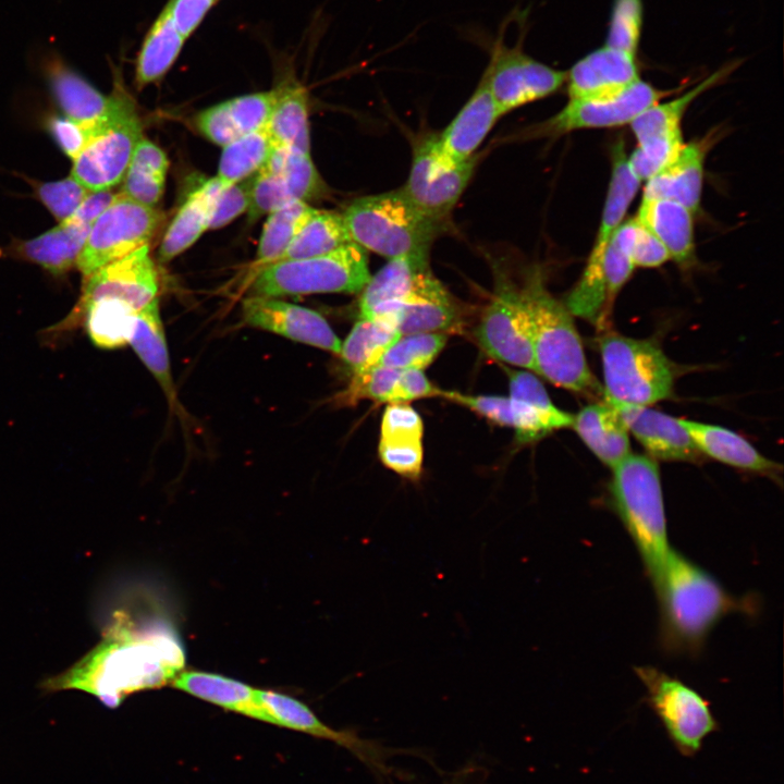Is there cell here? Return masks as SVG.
<instances>
[{
  "mask_svg": "<svg viewBox=\"0 0 784 784\" xmlns=\"http://www.w3.org/2000/svg\"><path fill=\"white\" fill-rule=\"evenodd\" d=\"M184 651L171 632H136L124 620L68 671L47 679L44 689H77L115 708L128 695L163 686L184 665Z\"/></svg>",
  "mask_w": 784,
  "mask_h": 784,
  "instance_id": "6da1fadb",
  "label": "cell"
},
{
  "mask_svg": "<svg viewBox=\"0 0 784 784\" xmlns=\"http://www.w3.org/2000/svg\"><path fill=\"white\" fill-rule=\"evenodd\" d=\"M652 586L661 645L672 653H698L725 615L747 609L712 574L673 548Z\"/></svg>",
  "mask_w": 784,
  "mask_h": 784,
  "instance_id": "7a4b0ae2",
  "label": "cell"
},
{
  "mask_svg": "<svg viewBox=\"0 0 784 784\" xmlns=\"http://www.w3.org/2000/svg\"><path fill=\"white\" fill-rule=\"evenodd\" d=\"M519 289L530 322L536 373L575 393L603 395L573 316L547 289L540 269L528 270Z\"/></svg>",
  "mask_w": 784,
  "mask_h": 784,
  "instance_id": "3957f363",
  "label": "cell"
},
{
  "mask_svg": "<svg viewBox=\"0 0 784 784\" xmlns=\"http://www.w3.org/2000/svg\"><path fill=\"white\" fill-rule=\"evenodd\" d=\"M609 494L611 506L634 542L652 583L672 548L657 461L630 453L612 468Z\"/></svg>",
  "mask_w": 784,
  "mask_h": 784,
  "instance_id": "277c9868",
  "label": "cell"
},
{
  "mask_svg": "<svg viewBox=\"0 0 784 784\" xmlns=\"http://www.w3.org/2000/svg\"><path fill=\"white\" fill-rule=\"evenodd\" d=\"M351 241L366 252L396 259H428L444 224L421 212L402 188L352 201L342 213Z\"/></svg>",
  "mask_w": 784,
  "mask_h": 784,
  "instance_id": "5b68a950",
  "label": "cell"
},
{
  "mask_svg": "<svg viewBox=\"0 0 784 784\" xmlns=\"http://www.w3.org/2000/svg\"><path fill=\"white\" fill-rule=\"evenodd\" d=\"M639 184V180L628 166L624 143L620 140L612 150L611 180L593 248L581 277L564 302L573 317L584 319L598 329H604L609 324L614 303L603 272L604 253L614 231L622 223Z\"/></svg>",
  "mask_w": 784,
  "mask_h": 784,
  "instance_id": "8992f818",
  "label": "cell"
},
{
  "mask_svg": "<svg viewBox=\"0 0 784 784\" xmlns=\"http://www.w3.org/2000/svg\"><path fill=\"white\" fill-rule=\"evenodd\" d=\"M603 399L650 406L673 394L672 362L652 341L608 332L599 341Z\"/></svg>",
  "mask_w": 784,
  "mask_h": 784,
  "instance_id": "52a82bcc",
  "label": "cell"
},
{
  "mask_svg": "<svg viewBox=\"0 0 784 784\" xmlns=\"http://www.w3.org/2000/svg\"><path fill=\"white\" fill-rule=\"evenodd\" d=\"M88 125V142L73 159L71 175L88 191L109 189L123 179L142 139L135 106L118 83L106 110Z\"/></svg>",
  "mask_w": 784,
  "mask_h": 784,
  "instance_id": "ba28073f",
  "label": "cell"
},
{
  "mask_svg": "<svg viewBox=\"0 0 784 784\" xmlns=\"http://www.w3.org/2000/svg\"><path fill=\"white\" fill-rule=\"evenodd\" d=\"M367 252L355 243L316 257L277 261L254 275L253 295L357 293L370 279Z\"/></svg>",
  "mask_w": 784,
  "mask_h": 784,
  "instance_id": "9c48e42d",
  "label": "cell"
},
{
  "mask_svg": "<svg viewBox=\"0 0 784 784\" xmlns=\"http://www.w3.org/2000/svg\"><path fill=\"white\" fill-rule=\"evenodd\" d=\"M635 673L646 688L648 705L675 748L685 757H694L703 740L719 728L709 701L681 679L654 666H637Z\"/></svg>",
  "mask_w": 784,
  "mask_h": 784,
  "instance_id": "30bf717a",
  "label": "cell"
},
{
  "mask_svg": "<svg viewBox=\"0 0 784 784\" xmlns=\"http://www.w3.org/2000/svg\"><path fill=\"white\" fill-rule=\"evenodd\" d=\"M492 297L475 330L481 348L494 359L536 373L530 322L519 284L494 270Z\"/></svg>",
  "mask_w": 784,
  "mask_h": 784,
  "instance_id": "8fae6325",
  "label": "cell"
},
{
  "mask_svg": "<svg viewBox=\"0 0 784 784\" xmlns=\"http://www.w3.org/2000/svg\"><path fill=\"white\" fill-rule=\"evenodd\" d=\"M162 219L156 208L134 201L122 193L91 224L76 266L85 278L150 242Z\"/></svg>",
  "mask_w": 784,
  "mask_h": 784,
  "instance_id": "7c38bea8",
  "label": "cell"
},
{
  "mask_svg": "<svg viewBox=\"0 0 784 784\" xmlns=\"http://www.w3.org/2000/svg\"><path fill=\"white\" fill-rule=\"evenodd\" d=\"M477 161L476 155L461 163L449 161L439 150L438 134H429L414 147L408 179L401 188L421 212L445 225Z\"/></svg>",
  "mask_w": 784,
  "mask_h": 784,
  "instance_id": "4fadbf2b",
  "label": "cell"
},
{
  "mask_svg": "<svg viewBox=\"0 0 784 784\" xmlns=\"http://www.w3.org/2000/svg\"><path fill=\"white\" fill-rule=\"evenodd\" d=\"M483 76L501 115L554 94L566 81V72L527 54L522 40L509 47L503 36L492 42Z\"/></svg>",
  "mask_w": 784,
  "mask_h": 784,
  "instance_id": "5bb4252c",
  "label": "cell"
},
{
  "mask_svg": "<svg viewBox=\"0 0 784 784\" xmlns=\"http://www.w3.org/2000/svg\"><path fill=\"white\" fill-rule=\"evenodd\" d=\"M322 180L310 155L273 147L266 163L255 173L249 221L294 201H305L323 192Z\"/></svg>",
  "mask_w": 784,
  "mask_h": 784,
  "instance_id": "9a60e30c",
  "label": "cell"
},
{
  "mask_svg": "<svg viewBox=\"0 0 784 784\" xmlns=\"http://www.w3.org/2000/svg\"><path fill=\"white\" fill-rule=\"evenodd\" d=\"M640 78L620 94L602 99H569L566 106L538 126V136L560 135L583 128L632 123L642 111L666 95Z\"/></svg>",
  "mask_w": 784,
  "mask_h": 784,
  "instance_id": "2e32d148",
  "label": "cell"
},
{
  "mask_svg": "<svg viewBox=\"0 0 784 784\" xmlns=\"http://www.w3.org/2000/svg\"><path fill=\"white\" fill-rule=\"evenodd\" d=\"M157 293L158 275L146 245L85 278L78 307L99 299H112L138 311L155 299Z\"/></svg>",
  "mask_w": 784,
  "mask_h": 784,
  "instance_id": "e0dca14e",
  "label": "cell"
},
{
  "mask_svg": "<svg viewBox=\"0 0 784 784\" xmlns=\"http://www.w3.org/2000/svg\"><path fill=\"white\" fill-rule=\"evenodd\" d=\"M246 324L339 355L341 341L317 311L280 301L252 295L243 301Z\"/></svg>",
  "mask_w": 784,
  "mask_h": 784,
  "instance_id": "ac0fdd59",
  "label": "cell"
},
{
  "mask_svg": "<svg viewBox=\"0 0 784 784\" xmlns=\"http://www.w3.org/2000/svg\"><path fill=\"white\" fill-rule=\"evenodd\" d=\"M267 723L289 727L324 738L347 748L359 760L376 771H385L384 750L376 743L359 738L352 732L336 731L322 723L303 702L271 690L257 689Z\"/></svg>",
  "mask_w": 784,
  "mask_h": 784,
  "instance_id": "d6986e66",
  "label": "cell"
},
{
  "mask_svg": "<svg viewBox=\"0 0 784 784\" xmlns=\"http://www.w3.org/2000/svg\"><path fill=\"white\" fill-rule=\"evenodd\" d=\"M605 401L618 412L628 432L651 458L679 462H697L700 458L701 453L678 418L649 406Z\"/></svg>",
  "mask_w": 784,
  "mask_h": 784,
  "instance_id": "ffe728a7",
  "label": "cell"
},
{
  "mask_svg": "<svg viewBox=\"0 0 784 784\" xmlns=\"http://www.w3.org/2000/svg\"><path fill=\"white\" fill-rule=\"evenodd\" d=\"M639 79L636 56L603 46L578 60L566 72L569 99L615 96Z\"/></svg>",
  "mask_w": 784,
  "mask_h": 784,
  "instance_id": "44dd1931",
  "label": "cell"
},
{
  "mask_svg": "<svg viewBox=\"0 0 784 784\" xmlns=\"http://www.w3.org/2000/svg\"><path fill=\"white\" fill-rule=\"evenodd\" d=\"M400 334L448 333L461 330L462 314L453 296L426 269L409 295L397 304L395 316Z\"/></svg>",
  "mask_w": 784,
  "mask_h": 784,
  "instance_id": "7402d4cb",
  "label": "cell"
},
{
  "mask_svg": "<svg viewBox=\"0 0 784 784\" xmlns=\"http://www.w3.org/2000/svg\"><path fill=\"white\" fill-rule=\"evenodd\" d=\"M505 371L516 412L517 442L531 443L555 430L572 427L574 415L552 403L546 388L531 371L509 368Z\"/></svg>",
  "mask_w": 784,
  "mask_h": 784,
  "instance_id": "603a6c76",
  "label": "cell"
},
{
  "mask_svg": "<svg viewBox=\"0 0 784 784\" xmlns=\"http://www.w3.org/2000/svg\"><path fill=\"white\" fill-rule=\"evenodd\" d=\"M715 135L684 144L676 158L647 181L642 198L676 201L693 213L699 209L706 156Z\"/></svg>",
  "mask_w": 784,
  "mask_h": 784,
  "instance_id": "cb8c5ba5",
  "label": "cell"
},
{
  "mask_svg": "<svg viewBox=\"0 0 784 784\" xmlns=\"http://www.w3.org/2000/svg\"><path fill=\"white\" fill-rule=\"evenodd\" d=\"M500 117L482 75L477 88L456 117L438 134L440 152L453 163L470 159Z\"/></svg>",
  "mask_w": 784,
  "mask_h": 784,
  "instance_id": "d4e9b609",
  "label": "cell"
},
{
  "mask_svg": "<svg viewBox=\"0 0 784 784\" xmlns=\"http://www.w3.org/2000/svg\"><path fill=\"white\" fill-rule=\"evenodd\" d=\"M277 98V89L235 97L201 111L199 131L224 147L231 142L266 126Z\"/></svg>",
  "mask_w": 784,
  "mask_h": 784,
  "instance_id": "484cf974",
  "label": "cell"
},
{
  "mask_svg": "<svg viewBox=\"0 0 784 784\" xmlns=\"http://www.w3.org/2000/svg\"><path fill=\"white\" fill-rule=\"evenodd\" d=\"M700 453L728 466L779 479L782 466L738 433L716 425L678 418Z\"/></svg>",
  "mask_w": 784,
  "mask_h": 784,
  "instance_id": "4316f807",
  "label": "cell"
},
{
  "mask_svg": "<svg viewBox=\"0 0 784 784\" xmlns=\"http://www.w3.org/2000/svg\"><path fill=\"white\" fill-rule=\"evenodd\" d=\"M581 441L611 469L630 452L629 432L618 412L604 399L584 406L572 425Z\"/></svg>",
  "mask_w": 784,
  "mask_h": 784,
  "instance_id": "83f0119b",
  "label": "cell"
},
{
  "mask_svg": "<svg viewBox=\"0 0 784 784\" xmlns=\"http://www.w3.org/2000/svg\"><path fill=\"white\" fill-rule=\"evenodd\" d=\"M693 215L673 200L642 198L636 219L663 244L671 259L688 268L695 262Z\"/></svg>",
  "mask_w": 784,
  "mask_h": 784,
  "instance_id": "f1b7e54d",
  "label": "cell"
},
{
  "mask_svg": "<svg viewBox=\"0 0 784 784\" xmlns=\"http://www.w3.org/2000/svg\"><path fill=\"white\" fill-rule=\"evenodd\" d=\"M221 188V183L215 176L187 197L160 243V261L173 259L209 229Z\"/></svg>",
  "mask_w": 784,
  "mask_h": 784,
  "instance_id": "f546056e",
  "label": "cell"
},
{
  "mask_svg": "<svg viewBox=\"0 0 784 784\" xmlns=\"http://www.w3.org/2000/svg\"><path fill=\"white\" fill-rule=\"evenodd\" d=\"M90 226L68 219L35 238L15 243L12 253L52 273H63L76 265Z\"/></svg>",
  "mask_w": 784,
  "mask_h": 784,
  "instance_id": "4dcf8cb0",
  "label": "cell"
},
{
  "mask_svg": "<svg viewBox=\"0 0 784 784\" xmlns=\"http://www.w3.org/2000/svg\"><path fill=\"white\" fill-rule=\"evenodd\" d=\"M173 686L197 698L264 722L266 712L257 697V689L218 674L188 671L173 678Z\"/></svg>",
  "mask_w": 784,
  "mask_h": 784,
  "instance_id": "1f68e13d",
  "label": "cell"
},
{
  "mask_svg": "<svg viewBox=\"0 0 784 784\" xmlns=\"http://www.w3.org/2000/svg\"><path fill=\"white\" fill-rule=\"evenodd\" d=\"M428 268V259L424 258L401 257L389 260L362 290L359 317L369 318L385 307L403 302Z\"/></svg>",
  "mask_w": 784,
  "mask_h": 784,
  "instance_id": "d6a6232c",
  "label": "cell"
},
{
  "mask_svg": "<svg viewBox=\"0 0 784 784\" xmlns=\"http://www.w3.org/2000/svg\"><path fill=\"white\" fill-rule=\"evenodd\" d=\"M130 344L163 389L170 405L175 408L177 399L157 297L137 311Z\"/></svg>",
  "mask_w": 784,
  "mask_h": 784,
  "instance_id": "836d02e7",
  "label": "cell"
},
{
  "mask_svg": "<svg viewBox=\"0 0 784 784\" xmlns=\"http://www.w3.org/2000/svg\"><path fill=\"white\" fill-rule=\"evenodd\" d=\"M277 98L266 124L273 147L309 155L307 95L303 86L287 84L275 88Z\"/></svg>",
  "mask_w": 784,
  "mask_h": 784,
  "instance_id": "e575fe53",
  "label": "cell"
},
{
  "mask_svg": "<svg viewBox=\"0 0 784 784\" xmlns=\"http://www.w3.org/2000/svg\"><path fill=\"white\" fill-rule=\"evenodd\" d=\"M46 70L52 94L65 117L86 123L106 110L109 96L102 95L60 58H52Z\"/></svg>",
  "mask_w": 784,
  "mask_h": 784,
  "instance_id": "d590c367",
  "label": "cell"
},
{
  "mask_svg": "<svg viewBox=\"0 0 784 784\" xmlns=\"http://www.w3.org/2000/svg\"><path fill=\"white\" fill-rule=\"evenodd\" d=\"M734 69V63L726 64L681 96L666 102H657L642 111L630 123L632 131L638 144L653 137L682 131L681 121L690 103L698 98L699 95L722 82Z\"/></svg>",
  "mask_w": 784,
  "mask_h": 784,
  "instance_id": "8d00e7d4",
  "label": "cell"
},
{
  "mask_svg": "<svg viewBox=\"0 0 784 784\" xmlns=\"http://www.w3.org/2000/svg\"><path fill=\"white\" fill-rule=\"evenodd\" d=\"M184 40L166 5L140 47L135 71L137 86L143 87L161 79L179 57Z\"/></svg>",
  "mask_w": 784,
  "mask_h": 784,
  "instance_id": "74e56055",
  "label": "cell"
},
{
  "mask_svg": "<svg viewBox=\"0 0 784 784\" xmlns=\"http://www.w3.org/2000/svg\"><path fill=\"white\" fill-rule=\"evenodd\" d=\"M169 161L161 148L149 139L137 144L123 176L122 194L134 201L155 208L166 183Z\"/></svg>",
  "mask_w": 784,
  "mask_h": 784,
  "instance_id": "f35d334b",
  "label": "cell"
},
{
  "mask_svg": "<svg viewBox=\"0 0 784 784\" xmlns=\"http://www.w3.org/2000/svg\"><path fill=\"white\" fill-rule=\"evenodd\" d=\"M84 315L87 334L100 348H119L132 338L137 311L126 304L99 299L78 307Z\"/></svg>",
  "mask_w": 784,
  "mask_h": 784,
  "instance_id": "ab89813d",
  "label": "cell"
},
{
  "mask_svg": "<svg viewBox=\"0 0 784 784\" xmlns=\"http://www.w3.org/2000/svg\"><path fill=\"white\" fill-rule=\"evenodd\" d=\"M400 335L397 329L385 321L359 317L341 343L339 355L353 373L360 372L378 365Z\"/></svg>",
  "mask_w": 784,
  "mask_h": 784,
  "instance_id": "60d3db41",
  "label": "cell"
},
{
  "mask_svg": "<svg viewBox=\"0 0 784 784\" xmlns=\"http://www.w3.org/2000/svg\"><path fill=\"white\" fill-rule=\"evenodd\" d=\"M315 211L306 201H294L269 213L254 265L257 272L281 258Z\"/></svg>",
  "mask_w": 784,
  "mask_h": 784,
  "instance_id": "b9f144b4",
  "label": "cell"
},
{
  "mask_svg": "<svg viewBox=\"0 0 784 784\" xmlns=\"http://www.w3.org/2000/svg\"><path fill=\"white\" fill-rule=\"evenodd\" d=\"M348 243L342 213L316 209L278 261L324 255Z\"/></svg>",
  "mask_w": 784,
  "mask_h": 784,
  "instance_id": "7bdbcfd3",
  "label": "cell"
},
{
  "mask_svg": "<svg viewBox=\"0 0 784 784\" xmlns=\"http://www.w3.org/2000/svg\"><path fill=\"white\" fill-rule=\"evenodd\" d=\"M273 149L266 126L244 135L223 147L217 179L222 187L255 174Z\"/></svg>",
  "mask_w": 784,
  "mask_h": 784,
  "instance_id": "ee69618b",
  "label": "cell"
},
{
  "mask_svg": "<svg viewBox=\"0 0 784 784\" xmlns=\"http://www.w3.org/2000/svg\"><path fill=\"white\" fill-rule=\"evenodd\" d=\"M445 333L401 334L384 352L378 365L404 370L428 367L443 350Z\"/></svg>",
  "mask_w": 784,
  "mask_h": 784,
  "instance_id": "f6af8a7d",
  "label": "cell"
},
{
  "mask_svg": "<svg viewBox=\"0 0 784 784\" xmlns=\"http://www.w3.org/2000/svg\"><path fill=\"white\" fill-rule=\"evenodd\" d=\"M400 373V369L382 365L353 373L347 388L338 394L336 402L351 405L367 399L391 404Z\"/></svg>",
  "mask_w": 784,
  "mask_h": 784,
  "instance_id": "bcb514c9",
  "label": "cell"
},
{
  "mask_svg": "<svg viewBox=\"0 0 784 784\" xmlns=\"http://www.w3.org/2000/svg\"><path fill=\"white\" fill-rule=\"evenodd\" d=\"M683 145L682 131L647 139L627 157L628 166L639 182L648 181L676 158Z\"/></svg>",
  "mask_w": 784,
  "mask_h": 784,
  "instance_id": "7dc6e473",
  "label": "cell"
},
{
  "mask_svg": "<svg viewBox=\"0 0 784 784\" xmlns=\"http://www.w3.org/2000/svg\"><path fill=\"white\" fill-rule=\"evenodd\" d=\"M642 17L641 0H614L605 46L636 56Z\"/></svg>",
  "mask_w": 784,
  "mask_h": 784,
  "instance_id": "c3c4849f",
  "label": "cell"
},
{
  "mask_svg": "<svg viewBox=\"0 0 784 784\" xmlns=\"http://www.w3.org/2000/svg\"><path fill=\"white\" fill-rule=\"evenodd\" d=\"M88 192L72 175L59 181L35 184L37 197L60 222L73 216Z\"/></svg>",
  "mask_w": 784,
  "mask_h": 784,
  "instance_id": "681fc988",
  "label": "cell"
},
{
  "mask_svg": "<svg viewBox=\"0 0 784 784\" xmlns=\"http://www.w3.org/2000/svg\"><path fill=\"white\" fill-rule=\"evenodd\" d=\"M378 451L385 467L406 479H419L424 460L421 440H380Z\"/></svg>",
  "mask_w": 784,
  "mask_h": 784,
  "instance_id": "f907efd6",
  "label": "cell"
},
{
  "mask_svg": "<svg viewBox=\"0 0 784 784\" xmlns=\"http://www.w3.org/2000/svg\"><path fill=\"white\" fill-rule=\"evenodd\" d=\"M463 405L497 425L515 428L516 413L512 399L499 395H469L440 390V395Z\"/></svg>",
  "mask_w": 784,
  "mask_h": 784,
  "instance_id": "816d5d0a",
  "label": "cell"
},
{
  "mask_svg": "<svg viewBox=\"0 0 784 784\" xmlns=\"http://www.w3.org/2000/svg\"><path fill=\"white\" fill-rule=\"evenodd\" d=\"M424 424L407 403L388 404L381 419L380 440H421Z\"/></svg>",
  "mask_w": 784,
  "mask_h": 784,
  "instance_id": "f5cc1de1",
  "label": "cell"
},
{
  "mask_svg": "<svg viewBox=\"0 0 784 784\" xmlns=\"http://www.w3.org/2000/svg\"><path fill=\"white\" fill-rule=\"evenodd\" d=\"M254 181L255 174L221 188L209 229L222 228L248 209Z\"/></svg>",
  "mask_w": 784,
  "mask_h": 784,
  "instance_id": "db71d44e",
  "label": "cell"
},
{
  "mask_svg": "<svg viewBox=\"0 0 784 784\" xmlns=\"http://www.w3.org/2000/svg\"><path fill=\"white\" fill-rule=\"evenodd\" d=\"M49 130L63 152L72 160L82 151L89 138L88 124L68 117L52 118Z\"/></svg>",
  "mask_w": 784,
  "mask_h": 784,
  "instance_id": "11a10c76",
  "label": "cell"
},
{
  "mask_svg": "<svg viewBox=\"0 0 784 784\" xmlns=\"http://www.w3.org/2000/svg\"><path fill=\"white\" fill-rule=\"evenodd\" d=\"M216 0H170L167 4L179 33L187 38L201 23Z\"/></svg>",
  "mask_w": 784,
  "mask_h": 784,
  "instance_id": "9f6ffc18",
  "label": "cell"
},
{
  "mask_svg": "<svg viewBox=\"0 0 784 784\" xmlns=\"http://www.w3.org/2000/svg\"><path fill=\"white\" fill-rule=\"evenodd\" d=\"M669 259L670 255L663 244L638 221V229L632 248L634 266L654 268Z\"/></svg>",
  "mask_w": 784,
  "mask_h": 784,
  "instance_id": "6f0895ef",
  "label": "cell"
},
{
  "mask_svg": "<svg viewBox=\"0 0 784 784\" xmlns=\"http://www.w3.org/2000/svg\"><path fill=\"white\" fill-rule=\"evenodd\" d=\"M440 389L434 387L421 369L401 370L392 403H408L414 400L439 396Z\"/></svg>",
  "mask_w": 784,
  "mask_h": 784,
  "instance_id": "680465c9",
  "label": "cell"
},
{
  "mask_svg": "<svg viewBox=\"0 0 784 784\" xmlns=\"http://www.w3.org/2000/svg\"><path fill=\"white\" fill-rule=\"evenodd\" d=\"M117 194L110 189L89 191L77 210L70 218L73 221L91 225L112 204Z\"/></svg>",
  "mask_w": 784,
  "mask_h": 784,
  "instance_id": "91938a15",
  "label": "cell"
}]
</instances>
